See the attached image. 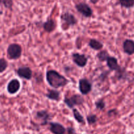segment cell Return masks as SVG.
I'll list each match as a JSON object with an SVG mask.
<instances>
[{"instance_id": "1", "label": "cell", "mask_w": 134, "mask_h": 134, "mask_svg": "<svg viewBox=\"0 0 134 134\" xmlns=\"http://www.w3.org/2000/svg\"><path fill=\"white\" fill-rule=\"evenodd\" d=\"M46 80L50 86L57 89L58 88L65 86L69 83V80L54 70H47L46 73Z\"/></svg>"}, {"instance_id": "2", "label": "cell", "mask_w": 134, "mask_h": 134, "mask_svg": "<svg viewBox=\"0 0 134 134\" xmlns=\"http://www.w3.org/2000/svg\"><path fill=\"white\" fill-rule=\"evenodd\" d=\"M22 47L17 43L10 44L8 46L7 49L8 58L11 60H16V59H20L22 55Z\"/></svg>"}, {"instance_id": "3", "label": "cell", "mask_w": 134, "mask_h": 134, "mask_svg": "<svg viewBox=\"0 0 134 134\" xmlns=\"http://www.w3.org/2000/svg\"><path fill=\"white\" fill-rule=\"evenodd\" d=\"M64 101L68 107L73 109L75 106L82 105L85 102V100L81 95L76 94L73 95L70 97H65Z\"/></svg>"}, {"instance_id": "4", "label": "cell", "mask_w": 134, "mask_h": 134, "mask_svg": "<svg viewBox=\"0 0 134 134\" xmlns=\"http://www.w3.org/2000/svg\"><path fill=\"white\" fill-rule=\"evenodd\" d=\"M75 9L77 11L81 13L83 17L86 18L91 17L93 14V11L90 6L86 3L81 2L75 5Z\"/></svg>"}, {"instance_id": "5", "label": "cell", "mask_w": 134, "mask_h": 134, "mask_svg": "<svg viewBox=\"0 0 134 134\" xmlns=\"http://www.w3.org/2000/svg\"><path fill=\"white\" fill-rule=\"evenodd\" d=\"M61 20L64 22V24L66 25L67 28H68L70 26H73L77 23V19L76 17L73 15L72 13H69V12H65L62 13L60 17Z\"/></svg>"}, {"instance_id": "6", "label": "cell", "mask_w": 134, "mask_h": 134, "mask_svg": "<svg viewBox=\"0 0 134 134\" xmlns=\"http://www.w3.org/2000/svg\"><path fill=\"white\" fill-rule=\"evenodd\" d=\"M72 59L75 64L79 67L83 68L86 66L88 63V57L84 54H80L79 53H74L72 54Z\"/></svg>"}, {"instance_id": "7", "label": "cell", "mask_w": 134, "mask_h": 134, "mask_svg": "<svg viewBox=\"0 0 134 134\" xmlns=\"http://www.w3.org/2000/svg\"><path fill=\"white\" fill-rule=\"evenodd\" d=\"M79 89L81 94L86 95L92 91V85L87 79L81 78L79 81Z\"/></svg>"}, {"instance_id": "8", "label": "cell", "mask_w": 134, "mask_h": 134, "mask_svg": "<svg viewBox=\"0 0 134 134\" xmlns=\"http://www.w3.org/2000/svg\"><path fill=\"white\" fill-rule=\"evenodd\" d=\"M17 74L21 78L25 79V80H30L32 78V70L31 68L27 66H22L20 67L17 70Z\"/></svg>"}, {"instance_id": "9", "label": "cell", "mask_w": 134, "mask_h": 134, "mask_svg": "<svg viewBox=\"0 0 134 134\" xmlns=\"http://www.w3.org/2000/svg\"><path fill=\"white\" fill-rule=\"evenodd\" d=\"M20 88V83L17 79H13L7 84V90L9 94H15Z\"/></svg>"}, {"instance_id": "10", "label": "cell", "mask_w": 134, "mask_h": 134, "mask_svg": "<svg viewBox=\"0 0 134 134\" xmlns=\"http://www.w3.org/2000/svg\"><path fill=\"white\" fill-rule=\"evenodd\" d=\"M106 63H107V66L109 68L110 70L116 71V72L120 70L122 67L118 63V60L115 56H109L107 59H106Z\"/></svg>"}, {"instance_id": "11", "label": "cell", "mask_w": 134, "mask_h": 134, "mask_svg": "<svg viewBox=\"0 0 134 134\" xmlns=\"http://www.w3.org/2000/svg\"><path fill=\"white\" fill-rule=\"evenodd\" d=\"M50 131L53 134H65L66 129L62 124L58 122H50Z\"/></svg>"}, {"instance_id": "12", "label": "cell", "mask_w": 134, "mask_h": 134, "mask_svg": "<svg viewBox=\"0 0 134 134\" xmlns=\"http://www.w3.org/2000/svg\"><path fill=\"white\" fill-rule=\"evenodd\" d=\"M123 51L128 55L134 54V41L130 39H126L123 42Z\"/></svg>"}, {"instance_id": "13", "label": "cell", "mask_w": 134, "mask_h": 134, "mask_svg": "<svg viewBox=\"0 0 134 134\" xmlns=\"http://www.w3.org/2000/svg\"><path fill=\"white\" fill-rule=\"evenodd\" d=\"M43 27L46 32H52L53 31H54V30L56 28V21L54 19H52V18H49V19H48V20L43 23Z\"/></svg>"}, {"instance_id": "14", "label": "cell", "mask_w": 134, "mask_h": 134, "mask_svg": "<svg viewBox=\"0 0 134 134\" xmlns=\"http://www.w3.org/2000/svg\"><path fill=\"white\" fill-rule=\"evenodd\" d=\"M36 117L38 119H40L43 121L42 125H46L48 123V122L51 118V114L48 113L47 110H39L36 113Z\"/></svg>"}, {"instance_id": "15", "label": "cell", "mask_w": 134, "mask_h": 134, "mask_svg": "<svg viewBox=\"0 0 134 134\" xmlns=\"http://www.w3.org/2000/svg\"><path fill=\"white\" fill-rule=\"evenodd\" d=\"M46 97L50 100L58 101L60 99V92L57 89H48V92L45 95Z\"/></svg>"}, {"instance_id": "16", "label": "cell", "mask_w": 134, "mask_h": 134, "mask_svg": "<svg viewBox=\"0 0 134 134\" xmlns=\"http://www.w3.org/2000/svg\"><path fill=\"white\" fill-rule=\"evenodd\" d=\"M89 47L92 49L96 50V51H99L102 49L103 47V44L99 40L96 39H91L89 41L88 43Z\"/></svg>"}, {"instance_id": "17", "label": "cell", "mask_w": 134, "mask_h": 134, "mask_svg": "<svg viewBox=\"0 0 134 134\" xmlns=\"http://www.w3.org/2000/svg\"><path fill=\"white\" fill-rule=\"evenodd\" d=\"M73 116H74L75 119L76 120L77 122L80 123H85V119H84V117L82 116V114L79 112L78 110L75 108H73Z\"/></svg>"}, {"instance_id": "18", "label": "cell", "mask_w": 134, "mask_h": 134, "mask_svg": "<svg viewBox=\"0 0 134 134\" xmlns=\"http://www.w3.org/2000/svg\"><path fill=\"white\" fill-rule=\"evenodd\" d=\"M119 3L122 7L130 9L134 7V0H119Z\"/></svg>"}, {"instance_id": "19", "label": "cell", "mask_w": 134, "mask_h": 134, "mask_svg": "<svg viewBox=\"0 0 134 134\" xmlns=\"http://www.w3.org/2000/svg\"><path fill=\"white\" fill-rule=\"evenodd\" d=\"M96 56L97 58L99 59V61L103 62L105 61L106 59H107V57H108L109 56H110V55L106 50H102V51H99V52L97 54Z\"/></svg>"}, {"instance_id": "20", "label": "cell", "mask_w": 134, "mask_h": 134, "mask_svg": "<svg viewBox=\"0 0 134 134\" xmlns=\"http://www.w3.org/2000/svg\"><path fill=\"white\" fill-rule=\"evenodd\" d=\"M95 106L97 109L99 110H103L105 108V102L103 99L98 100L96 101L95 102Z\"/></svg>"}, {"instance_id": "21", "label": "cell", "mask_w": 134, "mask_h": 134, "mask_svg": "<svg viewBox=\"0 0 134 134\" xmlns=\"http://www.w3.org/2000/svg\"><path fill=\"white\" fill-rule=\"evenodd\" d=\"M86 120H87L88 123L89 125H92V124H94L97 122L98 121V117L96 114H89L88 116H87L86 117Z\"/></svg>"}, {"instance_id": "22", "label": "cell", "mask_w": 134, "mask_h": 134, "mask_svg": "<svg viewBox=\"0 0 134 134\" xmlns=\"http://www.w3.org/2000/svg\"><path fill=\"white\" fill-rule=\"evenodd\" d=\"M8 66V63L5 59H0V73L4 72Z\"/></svg>"}, {"instance_id": "23", "label": "cell", "mask_w": 134, "mask_h": 134, "mask_svg": "<svg viewBox=\"0 0 134 134\" xmlns=\"http://www.w3.org/2000/svg\"><path fill=\"white\" fill-rule=\"evenodd\" d=\"M2 2L5 7L11 10L13 5V0H2Z\"/></svg>"}, {"instance_id": "24", "label": "cell", "mask_w": 134, "mask_h": 134, "mask_svg": "<svg viewBox=\"0 0 134 134\" xmlns=\"http://www.w3.org/2000/svg\"><path fill=\"white\" fill-rule=\"evenodd\" d=\"M117 114V110L116 109H112V110H109L108 112V115L109 116H113V115H116Z\"/></svg>"}, {"instance_id": "25", "label": "cell", "mask_w": 134, "mask_h": 134, "mask_svg": "<svg viewBox=\"0 0 134 134\" xmlns=\"http://www.w3.org/2000/svg\"><path fill=\"white\" fill-rule=\"evenodd\" d=\"M67 131H68V133H69V134H73V133H75L74 129L72 128V127H68V130H67Z\"/></svg>"}, {"instance_id": "26", "label": "cell", "mask_w": 134, "mask_h": 134, "mask_svg": "<svg viewBox=\"0 0 134 134\" xmlns=\"http://www.w3.org/2000/svg\"><path fill=\"white\" fill-rule=\"evenodd\" d=\"M90 2L92 3L96 4L98 2V1H99V0H90Z\"/></svg>"}, {"instance_id": "27", "label": "cell", "mask_w": 134, "mask_h": 134, "mask_svg": "<svg viewBox=\"0 0 134 134\" xmlns=\"http://www.w3.org/2000/svg\"><path fill=\"white\" fill-rule=\"evenodd\" d=\"M1 2H2V0H0V4H1Z\"/></svg>"}]
</instances>
